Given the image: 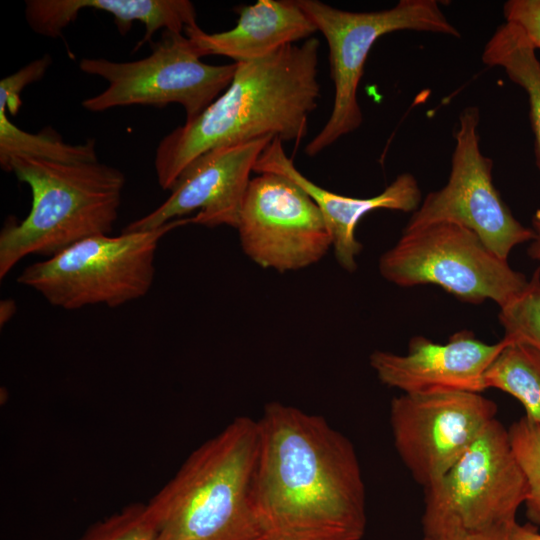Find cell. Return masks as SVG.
<instances>
[{
    "label": "cell",
    "mask_w": 540,
    "mask_h": 540,
    "mask_svg": "<svg viewBox=\"0 0 540 540\" xmlns=\"http://www.w3.org/2000/svg\"><path fill=\"white\" fill-rule=\"evenodd\" d=\"M257 422L254 500L268 540H360L366 492L352 442L323 416L280 402Z\"/></svg>",
    "instance_id": "6da1fadb"
},
{
    "label": "cell",
    "mask_w": 540,
    "mask_h": 540,
    "mask_svg": "<svg viewBox=\"0 0 540 540\" xmlns=\"http://www.w3.org/2000/svg\"><path fill=\"white\" fill-rule=\"evenodd\" d=\"M319 48L311 37L237 63L227 89L159 142L154 167L160 187L171 190L195 159L219 147L268 136L298 145L320 98Z\"/></svg>",
    "instance_id": "7a4b0ae2"
},
{
    "label": "cell",
    "mask_w": 540,
    "mask_h": 540,
    "mask_svg": "<svg viewBox=\"0 0 540 540\" xmlns=\"http://www.w3.org/2000/svg\"><path fill=\"white\" fill-rule=\"evenodd\" d=\"M258 422L233 419L149 500L157 540H268L254 500Z\"/></svg>",
    "instance_id": "3957f363"
},
{
    "label": "cell",
    "mask_w": 540,
    "mask_h": 540,
    "mask_svg": "<svg viewBox=\"0 0 540 540\" xmlns=\"http://www.w3.org/2000/svg\"><path fill=\"white\" fill-rule=\"evenodd\" d=\"M32 193L31 209L0 232V278L29 255H56L72 244L109 234L118 218L124 173L107 164L60 163L15 156L4 167Z\"/></svg>",
    "instance_id": "277c9868"
},
{
    "label": "cell",
    "mask_w": 540,
    "mask_h": 540,
    "mask_svg": "<svg viewBox=\"0 0 540 540\" xmlns=\"http://www.w3.org/2000/svg\"><path fill=\"white\" fill-rule=\"evenodd\" d=\"M189 223L190 218H180L153 230L88 237L27 266L17 281L66 310L98 304L121 306L148 293L159 241Z\"/></svg>",
    "instance_id": "5b68a950"
},
{
    "label": "cell",
    "mask_w": 540,
    "mask_h": 540,
    "mask_svg": "<svg viewBox=\"0 0 540 540\" xmlns=\"http://www.w3.org/2000/svg\"><path fill=\"white\" fill-rule=\"evenodd\" d=\"M327 41L334 101L320 132L306 145L313 157L360 127L363 116L357 92L371 48L382 36L401 30L460 37L436 0H400L379 11L340 10L318 0H297Z\"/></svg>",
    "instance_id": "8992f818"
},
{
    "label": "cell",
    "mask_w": 540,
    "mask_h": 540,
    "mask_svg": "<svg viewBox=\"0 0 540 540\" xmlns=\"http://www.w3.org/2000/svg\"><path fill=\"white\" fill-rule=\"evenodd\" d=\"M379 272L399 287L439 286L459 300L499 308L517 297L529 279L494 254L468 228L435 222L403 230L379 259Z\"/></svg>",
    "instance_id": "52a82bcc"
},
{
    "label": "cell",
    "mask_w": 540,
    "mask_h": 540,
    "mask_svg": "<svg viewBox=\"0 0 540 540\" xmlns=\"http://www.w3.org/2000/svg\"><path fill=\"white\" fill-rule=\"evenodd\" d=\"M423 491V535L511 525L528 485L508 429L493 420L447 473Z\"/></svg>",
    "instance_id": "ba28073f"
},
{
    "label": "cell",
    "mask_w": 540,
    "mask_h": 540,
    "mask_svg": "<svg viewBox=\"0 0 540 540\" xmlns=\"http://www.w3.org/2000/svg\"><path fill=\"white\" fill-rule=\"evenodd\" d=\"M79 68L108 82L104 91L83 100L88 111L130 105L162 108L176 103L184 108L186 121H191L227 89L237 63L206 64L184 33L163 31L145 58L127 62L83 58Z\"/></svg>",
    "instance_id": "9c48e42d"
},
{
    "label": "cell",
    "mask_w": 540,
    "mask_h": 540,
    "mask_svg": "<svg viewBox=\"0 0 540 540\" xmlns=\"http://www.w3.org/2000/svg\"><path fill=\"white\" fill-rule=\"evenodd\" d=\"M480 111L468 106L459 115L448 181L432 191L412 213L404 230L453 222L473 231L498 257L507 260L518 245L530 242L532 228L512 214L493 184V160L481 152Z\"/></svg>",
    "instance_id": "30bf717a"
},
{
    "label": "cell",
    "mask_w": 540,
    "mask_h": 540,
    "mask_svg": "<svg viewBox=\"0 0 540 540\" xmlns=\"http://www.w3.org/2000/svg\"><path fill=\"white\" fill-rule=\"evenodd\" d=\"M244 253L284 273L319 262L332 247L324 218L295 182L261 173L249 182L236 228Z\"/></svg>",
    "instance_id": "8fae6325"
},
{
    "label": "cell",
    "mask_w": 540,
    "mask_h": 540,
    "mask_svg": "<svg viewBox=\"0 0 540 540\" xmlns=\"http://www.w3.org/2000/svg\"><path fill=\"white\" fill-rule=\"evenodd\" d=\"M497 404L481 393L401 394L389 419L398 456L423 489L437 482L496 419Z\"/></svg>",
    "instance_id": "7c38bea8"
},
{
    "label": "cell",
    "mask_w": 540,
    "mask_h": 540,
    "mask_svg": "<svg viewBox=\"0 0 540 540\" xmlns=\"http://www.w3.org/2000/svg\"><path fill=\"white\" fill-rule=\"evenodd\" d=\"M273 139L263 137L204 153L183 171L160 206L129 223L122 232L157 229L196 210L190 223L236 228L250 174Z\"/></svg>",
    "instance_id": "4fadbf2b"
},
{
    "label": "cell",
    "mask_w": 540,
    "mask_h": 540,
    "mask_svg": "<svg viewBox=\"0 0 540 540\" xmlns=\"http://www.w3.org/2000/svg\"><path fill=\"white\" fill-rule=\"evenodd\" d=\"M510 342L503 337L488 344L467 330L454 333L444 344L414 336L406 354L376 350L369 362L382 384L402 394L482 393L487 369Z\"/></svg>",
    "instance_id": "5bb4252c"
},
{
    "label": "cell",
    "mask_w": 540,
    "mask_h": 540,
    "mask_svg": "<svg viewBox=\"0 0 540 540\" xmlns=\"http://www.w3.org/2000/svg\"><path fill=\"white\" fill-rule=\"evenodd\" d=\"M282 144L280 139L274 138L259 156L254 172L285 176L313 199L324 218L336 260L348 272L356 270V259L363 248L355 230L365 215L378 209L413 213L421 204L419 184L408 172L398 175L384 191L369 198L345 196L324 189L295 167Z\"/></svg>",
    "instance_id": "9a60e30c"
},
{
    "label": "cell",
    "mask_w": 540,
    "mask_h": 540,
    "mask_svg": "<svg viewBox=\"0 0 540 540\" xmlns=\"http://www.w3.org/2000/svg\"><path fill=\"white\" fill-rule=\"evenodd\" d=\"M236 25L224 32L209 34L198 24L185 29L200 57L220 55L235 63L265 57L283 46L311 38L316 26L297 0H259L235 9Z\"/></svg>",
    "instance_id": "2e32d148"
},
{
    "label": "cell",
    "mask_w": 540,
    "mask_h": 540,
    "mask_svg": "<svg viewBox=\"0 0 540 540\" xmlns=\"http://www.w3.org/2000/svg\"><path fill=\"white\" fill-rule=\"evenodd\" d=\"M25 3L29 27L35 33L50 38L60 37L83 9L111 14L122 35L135 21L141 22L145 33L135 50L150 42L161 29L184 33L186 28L197 25L195 7L188 0H28Z\"/></svg>",
    "instance_id": "e0dca14e"
},
{
    "label": "cell",
    "mask_w": 540,
    "mask_h": 540,
    "mask_svg": "<svg viewBox=\"0 0 540 540\" xmlns=\"http://www.w3.org/2000/svg\"><path fill=\"white\" fill-rule=\"evenodd\" d=\"M482 62L500 67L526 93L534 134V155L540 172V61L525 33L513 23L501 24L486 43Z\"/></svg>",
    "instance_id": "ac0fdd59"
},
{
    "label": "cell",
    "mask_w": 540,
    "mask_h": 540,
    "mask_svg": "<svg viewBox=\"0 0 540 540\" xmlns=\"http://www.w3.org/2000/svg\"><path fill=\"white\" fill-rule=\"evenodd\" d=\"M484 386L516 398L540 425V353L534 348L511 341L487 369Z\"/></svg>",
    "instance_id": "d6986e66"
},
{
    "label": "cell",
    "mask_w": 540,
    "mask_h": 540,
    "mask_svg": "<svg viewBox=\"0 0 540 540\" xmlns=\"http://www.w3.org/2000/svg\"><path fill=\"white\" fill-rule=\"evenodd\" d=\"M15 156L32 157L60 163L98 161L94 139L83 144H68L52 130L31 133L20 129L7 116L0 103V165L2 169Z\"/></svg>",
    "instance_id": "ffe728a7"
},
{
    "label": "cell",
    "mask_w": 540,
    "mask_h": 540,
    "mask_svg": "<svg viewBox=\"0 0 540 540\" xmlns=\"http://www.w3.org/2000/svg\"><path fill=\"white\" fill-rule=\"evenodd\" d=\"M508 434L527 480L526 516L530 523L540 526V425L524 415L510 425Z\"/></svg>",
    "instance_id": "44dd1931"
},
{
    "label": "cell",
    "mask_w": 540,
    "mask_h": 540,
    "mask_svg": "<svg viewBox=\"0 0 540 540\" xmlns=\"http://www.w3.org/2000/svg\"><path fill=\"white\" fill-rule=\"evenodd\" d=\"M499 322L507 339L526 344L540 353V268L525 289L512 301L500 307Z\"/></svg>",
    "instance_id": "7402d4cb"
},
{
    "label": "cell",
    "mask_w": 540,
    "mask_h": 540,
    "mask_svg": "<svg viewBox=\"0 0 540 540\" xmlns=\"http://www.w3.org/2000/svg\"><path fill=\"white\" fill-rule=\"evenodd\" d=\"M77 540H157L147 504L132 503L94 523Z\"/></svg>",
    "instance_id": "603a6c76"
},
{
    "label": "cell",
    "mask_w": 540,
    "mask_h": 540,
    "mask_svg": "<svg viewBox=\"0 0 540 540\" xmlns=\"http://www.w3.org/2000/svg\"><path fill=\"white\" fill-rule=\"evenodd\" d=\"M51 62V57L46 54L0 81V103L6 106L10 114H17L21 106L22 90L27 85L40 80Z\"/></svg>",
    "instance_id": "cb8c5ba5"
},
{
    "label": "cell",
    "mask_w": 540,
    "mask_h": 540,
    "mask_svg": "<svg viewBox=\"0 0 540 540\" xmlns=\"http://www.w3.org/2000/svg\"><path fill=\"white\" fill-rule=\"evenodd\" d=\"M505 22L525 33L535 49H540V0H509L503 5Z\"/></svg>",
    "instance_id": "d4e9b609"
},
{
    "label": "cell",
    "mask_w": 540,
    "mask_h": 540,
    "mask_svg": "<svg viewBox=\"0 0 540 540\" xmlns=\"http://www.w3.org/2000/svg\"><path fill=\"white\" fill-rule=\"evenodd\" d=\"M510 526H499L480 531H447L424 534L422 540H508Z\"/></svg>",
    "instance_id": "484cf974"
},
{
    "label": "cell",
    "mask_w": 540,
    "mask_h": 540,
    "mask_svg": "<svg viewBox=\"0 0 540 540\" xmlns=\"http://www.w3.org/2000/svg\"><path fill=\"white\" fill-rule=\"evenodd\" d=\"M508 540H540V532L532 523L519 524L515 521L509 528Z\"/></svg>",
    "instance_id": "4316f807"
},
{
    "label": "cell",
    "mask_w": 540,
    "mask_h": 540,
    "mask_svg": "<svg viewBox=\"0 0 540 540\" xmlns=\"http://www.w3.org/2000/svg\"><path fill=\"white\" fill-rule=\"evenodd\" d=\"M531 224L534 236L530 241L527 253L531 259L539 263L540 268V209H537L533 214Z\"/></svg>",
    "instance_id": "83f0119b"
},
{
    "label": "cell",
    "mask_w": 540,
    "mask_h": 540,
    "mask_svg": "<svg viewBox=\"0 0 540 540\" xmlns=\"http://www.w3.org/2000/svg\"><path fill=\"white\" fill-rule=\"evenodd\" d=\"M16 312V304L12 299L2 300L0 303V324L7 323Z\"/></svg>",
    "instance_id": "f1b7e54d"
},
{
    "label": "cell",
    "mask_w": 540,
    "mask_h": 540,
    "mask_svg": "<svg viewBox=\"0 0 540 540\" xmlns=\"http://www.w3.org/2000/svg\"><path fill=\"white\" fill-rule=\"evenodd\" d=\"M275 540H287V539H275Z\"/></svg>",
    "instance_id": "f546056e"
}]
</instances>
